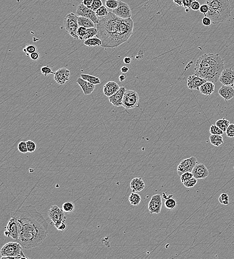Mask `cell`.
Wrapping results in <instances>:
<instances>
[{
    "instance_id": "cell-1",
    "label": "cell",
    "mask_w": 234,
    "mask_h": 259,
    "mask_svg": "<svg viewBox=\"0 0 234 259\" xmlns=\"http://www.w3.org/2000/svg\"><path fill=\"white\" fill-rule=\"evenodd\" d=\"M11 217L20 223L21 230L16 242L25 249H30L41 245L48 236L47 222L43 215L33 205L25 206L13 211Z\"/></svg>"
},
{
    "instance_id": "cell-2",
    "label": "cell",
    "mask_w": 234,
    "mask_h": 259,
    "mask_svg": "<svg viewBox=\"0 0 234 259\" xmlns=\"http://www.w3.org/2000/svg\"><path fill=\"white\" fill-rule=\"evenodd\" d=\"M133 28L131 18L122 19L109 12L97 24V36L102 40L103 48H117L127 41L132 35Z\"/></svg>"
},
{
    "instance_id": "cell-3",
    "label": "cell",
    "mask_w": 234,
    "mask_h": 259,
    "mask_svg": "<svg viewBox=\"0 0 234 259\" xmlns=\"http://www.w3.org/2000/svg\"><path fill=\"white\" fill-rule=\"evenodd\" d=\"M209 10L205 16L211 20L213 24H220L231 16L232 8L229 0H206Z\"/></svg>"
},
{
    "instance_id": "cell-4",
    "label": "cell",
    "mask_w": 234,
    "mask_h": 259,
    "mask_svg": "<svg viewBox=\"0 0 234 259\" xmlns=\"http://www.w3.org/2000/svg\"><path fill=\"white\" fill-rule=\"evenodd\" d=\"M23 247L17 242H10L5 244L2 248L1 259H29L23 251Z\"/></svg>"
},
{
    "instance_id": "cell-5",
    "label": "cell",
    "mask_w": 234,
    "mask_h": 259,
    "mask_svg": "<svg viewBox=\"0 0 234 259\" xmlns=\"http://www.w3.org/2000/svg\"><path fill=\"white\" fill-rule=\"evenodd\" d=\"M222 62H224V60L219 54L214 53L204 54L197 60L195 67L202 68L208 70L211 67Z\"/></svg>"
},
{
    "instance_id": "cell-6",
    "label": "cell",
    "mask_w": 234,
    "mask_h": 259,
    "mask_svg": "<svg viewBox=\"0 0 234 259\" xmlns=\"http://www.w3.org/2000/svg\"><path fill=\"white\" fill-rule=\"evenodd\" d=\"M78 16L75 14L71 13L66 15L64 21L66 32L75 39H79L78 30L79 26L78 23Z\"/></svg>"
},
{
    "instance_id": "cell-7",
    "label": "cell",
    "mask_w": 234,
    "mask_h": 259,
    "mask_svg": "<svg viewBox=\"0 0 234 259\" xmlns=\"http://www.w3.org/2000/svg\"><path fill=\"white\" fill-rule=\"evenodd\" d=\"M139 96L134 90H127L122 100V106L127 109H134L139 107Z\"/></svg>"
},
{
    "instance_id": "cell-8",
    "label": "cell",
    "mask_w": 234,
    "mask_h": 259,
    "mask_svg": "<svg viewBox=\"0 0 234 259\" xmlns=\"http://www.w3.org/2000/svg\"><path fill=\"white\" fill-rule=\"evenodd\" d=\"M224 69L225 65L224 62L219 63L209 68L204 79H205L207 81L217 82L219 81L222 72Z\"/></svg>"
},
{
    "instance_id": "cell-9",
    "label": "cell",
    "mask_w": 234,
    "mask_h": 259,
    "mask_svg": "<svg viewBox=\"0 0 234 259\" xmlns=\"http://www.w3.org/2000/svg\"><path fill=\"white\" fill-rule=\"evenodd\" d=\"M5 228L7 230L4 232V234L6 236L10 237L16 241L18 240L20 234L21 227L20 223L17 220L11 217Z\"/></svg>"
},
{
    "instance_id": "cell-10",
    "label": "cell",
    "mask_w": 234,
    "mask_h": 259,
    "mask_svg": "<svg viewBox=\"0 0 234 259\" xmlns=\"http://www.w3.org/2000/svg\"><path fill=\"white\" fill-rule=\"evenodd\" d=\"M76 15L79 16H84L88 18L91 20L94 24H98L100 21V19L97 16L95 12L92 10L91 9L88 8L82 3L78 6L76 10Z\"/></svg>"
},
{
    "instance_id": "cell-11",
    "label": "cell",
    "mask_w": 234,
    "mask_h": 259,
    "mask_svg": "<svg viewBox=\"0 0 234 259\" xmlns=\"http://www.w3.org/2000/svg\"><path fill=\"white\" fill-rule=\"evenodd\" d=\"M198 163L196 158L194 157L183 160L179 164L177 167L178 174L179 176H181L186 172H192L194 167H195V165Z\"/></svg>"
},
{
    "instance_id": "cell-12",
    "label": "cell",
    "mask_w": 234,
    "mask_h": 259,
    "mask_svg": "<svg viewBox=\"0 0 234 259\" xmlns=\"http://www.w3.org/2000/svg\"><path fill=\"white\" fill-rule=\"evenodd\" d=\"M48 215L54 223L60 221H66V216L64 212L57 205H53L50 207L48 212Z\"/></svg>"
},
{
    "instance_id": "cell-13",
    "label": "cell",
    "mask_w": 234,
    "mask_h": 259,
    "mask_svg": "<svg viewBox=\"0 0 234 259\" xmlns=\"http://www.w3.org/2000/svg\"><path fill=\"white\" fill-rule=\"evenodd\" d=\"M112 12L122 19L131 18L132 12L129 5L127 3L121 1H119V5L117 8L112 10Z\"/></svg>"
},
{
    "instance_id": "cell-14",
    "label": "cell",
    "mask_w": 234,
    "mask_h": 259,
    "mask_svg": "<svg viewBox=\"0 0 234 259\" xmlns=\"http://www.w3.org/2000/svg\"><path fill=\"white\" fill-rule=\"evenodd\" d=\"M162 200L160 194L153 195L148 204V209L151 214H159L161 211Z\"/></svg>"
},
{
    "instance_id": "cell-15",
    "label": "cell",
    "mask_w": 234,
    "mask_h": 259,
    "mask_svg": "<svg viewBox=\"0 0 234 259\" xmlns=\"http://www.w3.org/2000/svg\"><path fill=\"white\" fill-rule=\"evenodd\" d=\"M219 81L225 86L233 87L234 85V71L231 68L224 69L222 72Z\"/></svg>"
},
{
    "instance_id": "cell-16",
    "label": "cell",
    "mask_w": 234,
    "mask_h": 259,
    "mask_svg": "<svg viewBox=\"0 0 234 259\" xmlns=\"http://www.w3.org/2000/svg\"><path fill=\"white\" fill-rule=\"evenodd\" d=\"M54 79L58 84L64 85L69 80L70 72L66 68H61L54 73Z\"/></svg>"
},
{
    "instance_id": "cell-17",
    "label": "cell",
    "mask_w": 234,
    "mask_h": 259,
    "mask_svg": "<svg viewBox=\"0 0 234 259\" xmlns=\"http://www.w3.org/2000/svg\"><path fill=\"white\" fill-rule=\"evenodd\" d=\"M205 79L196 76L195 75H191L189 76L187 80V86L188 88L191 90H199V88L202 85L206 82Z\"/></svg>"
},
{
    "instance_id": "cell-18",
    "label": "cell",
    "mask_w": 234,
    "mask_h": 259,
    "mask_svg": "<svg viewBox=\"0 0 234 259\" xmlns=\"http://www.w3.org/2000/svg\"><path fill=\"white\" fill-rule=\"evenodd\" d=\"M193 177L196 179H204L208 177L209 172L207 168L203 164H197L192 171Z\"/></svg>"
},
{
    "instance_id": "cell-19",
    "label": "cell",
    "mask_w": 234,
    "mask_h": 259,
    "mask_svg": "<svg viewBox=\"0 0 234 259\" xmlns=\"http://www.w3.org/2000/svg\"><path fill=\"white\" fill-rule=\"evenodd\" d=\"M126 91L127 89L124 87H120L118 91L112 95V96L108 97L109 101L115 107L122 106L123 98Z\"/></svg>"
},
{
    "instance_id": "cell-20",
    "label": "cell",
    "mask_w": 234,
    "mask_h": 259,
    "mask_svg": "<svg viewBox=\"0 0 234 259\" xmlns=\"http://www.w3.org/2000/svg\"><path fill=\"white\" fill-rule=\"evenodd\" d=\"M76 82L82 88L83 92L85 95H89L94 91L95 85L88 82L86 80L82 79V78H78Z\"/></svg>"
},
{
    "instance_id": "cell-21",
    "label": "cell",
    "mask_w": 234,
    "mask_h": 259,
    "mask_svg": "<svg viewBox=\"0 0 234 259\" xmlns=\"http://www.w3.org/2000/svg\"><path fill=\"white\" fill-rule=\"evenodd\" d=\"M119 85L114 81L107 82L103 87V93L107 97L112 96L120 89Z\"/></svg>"
},
{
    "instance_id": "cell-22",
    "label": "cell",
    "mask_w": 234,
    "mask_h": 259,
    "mask_svg": "<svg viewBox=\"0 0 234 259\" xmlns=\"http://www.w3.org/2000/svg\"><path fill=\"white\" fill-rule=\"evenodd\" d=\"M218 93L225 101H229L234 97V89L232 86L223 85L220 88Z\"/></svg>"
},
{
    "instance_id": "cell-23",
    "label": "cell",
    "mask_w": 234,
    "mask_h": 259,
    "mask_svg": "<svg viewBox=\"0 0 234 259\" xmlns=\"http://www.w3.org/2000/svg\"><path fill=\"white\" fill-rule=\"evenodd\" d=\"M145 187V183L141 178H134L130 182V187L134 192H141Z\"/></svg>"
},
{
    "instance_id": "cell-24",
    "label": "cell",
    "mask_w": 234,
    "mask_h": 259,
    "mask_svg": "<svg viewBox=\"0 0 234 259\" xmlns=\"http://www.w3.org/2000/svg\"><path fill=\"white\" fill-rule=\"evenodd\" d=\"M215 86L214 83L207 81L199 88L201 93L206 96H209L214 93Z\"/></svg>"
},
{
    "instance_id": "cell-25",
    "label": "cell",
    "mask_w": 234,
    "mask_h": 259,
    "mask_svg": "<svg viewBox=\"0 0 234 259\" xmlns=\"http://www.w3.org/2000/svg\"><path fill=\"white\" fill-rule=\"evenodd\" d=\"M78 23L79 26H83L87 29L94 27V23L91 20L84 16H78Z\"/></svg>"
},
{
    "instance_id": "cell-26",
    "label": "cell",
    "mask_w": 234,
    "mask_h": 259,
    "mask_svg": "<svg viewBox=\"0 0 234 259\" xmlns=\"http://www.w3.org/2000/svg\"><path fill=\"white\" fill-rule=\"evenodd\" d=\"M80 77L82 79L86 80L88 82L94 84V85H98L101 83V81L99 78L94 76L93 75H89V74H80Z\"/></svg>"
},
{
    "instance_id": "cell-27",
    "label": "cell",
    "mask_w": 234,
    "mask_h": 259,
    "mask_svg": "<svg viewBox=\"0 0 234 259\" xmlns=\"http://www.w3.org/2000/svg\"><path fill=\"white\" fill-rule=\"evenodd\" d=\"M84 45H87L88 47L92 46H101L102 44V41L99 38L96 36L94 38H90L85 40L84 41Z\"/></svg>"
},
{
    "instance_id": "cell-28",
    "label": "cell",
    "mask_w": 234,
    "mask_h": 259,
    "mask_svg": "<svg viewBox=\"0 0 234 259\" xmlns=\"http://www.w3.org/2000/svg\"><path fill=\"white\" fill-rule=\"evenodd\" d=\"M211 144L214 146H219L224 143V140L222 135H211L210 136Z\"/></svg>"
},
{
    "instance_id": "cell-29",
    "label": "cell",
    "mask_w": 234,
    "mask_h": 259,
    "mask_svg": "<svg viewBox=\"0 0 234 259\" xmlns=\"http://www.w3.org/2000/svg\"><path fill=\"white\" fill-rule=\"evenodd\" d=\"M129 201L131 205L137 206L139 205L141 202V197L139 194L137 193V192H132L129 195Z\"/></svg>"
},
{
    "instance_id": "cell-30",
    "label": "cell",
    "mask_w": 234,
    "mask_h": 259,
    "mask_svg": "<svg viewBox=\"0 0 234 259\" xmlns=\"http://www.w3.org/2000/svg\"><path fill=\"white\" fill-rule=\"evenodd\" d=\"M230 123L229 121L227 120L225 118L219 119V120L217 121L216 122V125L217 126L224 132H226L227 129L228 128V127L230 125Z\"/></svg>"
},
{
    "instance_id": "cell-31",
    "label": "cell",
    "mask_w": 234,
    "mask_h": 259,
    "mask_svg": "<svg viewBox=\"0 0 234 259\" xmlns=\"http://www.w3.org/2000/svg\"><path fill=\"white\" fill-rule=\"evenodd\" d=\"M98 34V30L97 28H90L87 29V31L85 33L84 37V40H87L88 39L92 38L94 36H97Z\"/></svg>"
},
{
    "instance_id": "cell-32",
    "label": "cell",
    "mask_w": 234,
    "mask_h": 259,
    "mask_svg": "<svg viewBox=\"0 0 234 259\" xmlns=\"http://www.w3.org/2000/svg\"><path fill=\"white\" fill-rule=\"evenodd\" d=\"M164 205L167 209L172 210L175 208L177 204L175 199L171 197L166 199L164 203Z\"/></svg>"
},
{
    "instance_id": "cell-33",
    "label": "cell",
    "mask_w": 234,
    "mask_h": 259,
    "mask_svg": "<svg viewBox=\"0 0 234 259\" xmlns=\"http://www.w3.org/2000/svg\"><path fill=\"white\" fill-rule=\"evenodd\" d=\"M75 208L74 204L72 202H66L64 203L62 206V209L64 212L66 213H71L74 211Z\"/></svg>"
},
{
    "instance_id": "cell-34",
    "label": "cell",
    "mask_w": 234,
    "mask_h": 259,
    "mask_svg": "<svg viewBox=\"0 0 234 259\" xmlns=\"http://www.w3.org/2000/svg\"><path fill=\"white\" fill-rule=\"evenodd\" d=\"M23 51L25 53L27 57H30L32 53L37 51V48L33 44H26L25 48L23 49Z\"/></svg>"
},
{
    "instance_id": "cell-35",
    "label": "cell",
    "mask_w": 234,
    "mask_h": 259,
    "mask_svg": "<svg viewBox=\"0 0 234 259\" xmlns=\"http://www.w3.org/2000/svg\"><path fill=\"white\" fill-rule=\"evenodd\" d=\"M95 13L97 14L98 16L104 17V16H107V15H108L109 12L108 11V10L107 8V7L103 6L98 10H97V11L95 12Z\"/></svg>"
},
{
    "instance_id": "cell-36",
    "label": "cell",
    "mask_w": 234,
    "mask_h": 259,
    "mask_svg": "<svg viewBox=\"0 0 234 259\" xmlns=\"http://www.w3.org/2000/svg\"><path fill=\"white\" fill-rule=\"evenodd\" d=\"M119 5V1L117 0H107L105 1V5L107 8L114 10L117 8Z\"/></svg>"
},
{
    "instance_id": "cell-37",
    "label": "cell",
    "mask_w": 234,
    "mask_h": 259,
    "mask_svg": "<svg viewBox=\"0 0 234 259\" xmlns=\"http://www.w3.org/2000/svg\"><path fill=\"white\" fill-rule=\"evenodd\" d=\"M210 133L211 134V135H222L224 134V132L217 126L212 125L210 128Z\"/></svg>"
},
{
    "instance_id": "cell-38",
    "label": "cell",
    "mask_w": 234,
    "mask_h": 259,
    "mask_svg": "<svg viewBox=\"0 0 234 259\" xmlns=\"http://www.w3.org/2000/svg\"><path fill=\"white\" fill-rule=\"evenodd\" d=\"M197 182H198V179L193 177V178H191V179H189L186 182H184L183 183V184L186 187L191 188L194 187L197 184Z\"/></svg>"
},
{
    "instance_id": "cell-39",
    "label": "cell",
    "mask_w": 234,
    "mask_h": 259,
    "mask_svg": "<svg viewBox=\"0 0 234 259\" xmlns=\"http://www.w3.org/2000/svg\"><path fill=\"white\" fill-rule=\"evenodd\" d=\"M26 145L28 148V152L33 153L35 151L36 149V144L35 142L31 140H28L26 141Z\"/></svg>"
},
{
    "instance_id": "cell-40",
    "label": "cell",
    "mask_w": 234,
    "mask_h": 259,
    "mask_svg": "<svg viewBox=\"0 0 234 259\" xmlns=\"http://www.w3.org/2000/svg\"><path fill=\"white\" fill-rule=\"evenodd\" d=\"M18 150L19 151H20L21 153H23V154L28 153V150L26 141H23L19 143L18 145Z\"/></svg>"
},
{
    "instance_id": "cell-41",
    "label": "cell",
    "mask_w": 234,
    "mask_h": 259,
    "mask_svg": "<svg viewBox=\"0 0 234 259\" xmlns=\"http://www.w3.org/2000/svg\"><path fill=\"white\" fill-rule=\"evenodd\" d=\"M55 228L60 231H63L67 228V225L64 221H60L55 223Z\"/></svg>"
},
{
    "instance_id": "cell-42",
    "label": "cell",
    "mask_w": 234,
    "mask_h": 259,
    "mask_svg": "<svg viewBox=\"0 0 234 259\" xmlns=\"http://www.w3.org/2000/svg\"><path fill=\"white\" fill-rule=\"evenodd\" d=\"M103 6V3L102 0H93L90 9H92V10L93 11L96 12L97 10H98Z\"/></svg>"
},
{
    "instance_id": "cell-43",
    "label": "cell",
    "mask_w": 234,
    "mask_h": 259,
    "mask_svg": "<svg viewBox=\"0 0 234 259\" xmlns=\"http://www.w3.org/2000/svg\"><path fill=\"white\" fill-rule=\"evenodd\" d=\"M41 72L42 74L44 75L45 76H46L47 75L50 74H54V72H53V69L49 66H45L42 67L41 69Z\"/></svg>"
},
{
    "instance_id": "cell-44",
    "label": "cell",
    "mask_w": 234,
    "mask_h": 259,
    "mask_svg": "<svg viewBox=\"0 0 234 259\" xmlns=\"http://www.w3.org/2000/svg\"><path fill=\"white\" fill-rule=\"evenodd\" d=\"M180 177L181 182L183 183L194 177L192 172H186L182 174Z\"/></svg>"
},
{
    "instance_id": "cell-45",
    "label": "cell",
    "mask_w": 234,
    "mask_h": 259,
    "mask_svg": "<svg viewBox=\"0 0 234 259\" xmlns=\"http://www.w3.org/2000/svg\"><path fill=\"white\" fill-rule=\"evenodd\" d=\"M87 28L83 27V26H79L78 30V35L79 37V40H84V35H85Z\"/></svg>"
},
{
    "instance_id": "cell-46",
    "label": "cell",
    "mask_w": 234,
    "mask_h": 259,
    "mask_svg": "<svg viewBox=\"0 0 234 259\" xmlns=\"http://www.w3.org/2000/svg\"><path fill=\"white\" fill-rule=\"evenodd\" d=\"M219 202L224 205H228L229 204V196L226 193H222L221 194L219 198Z\"/></svg>"
},
{
    "instance_id": "cell-47",
    "label": "cell",
    "mask_w": 234,
    "mask_h": 259,
    "mask_svg": "<svg viewBox=\"0 0 234 259\" xmlns=\"http://www.w3.org/2000/svg\"><path fill=\"white\" fill-rule=\"evenodd\" d=\"M227 136L229 138H234V124H230L227 129L226 131Z\"/></svg>"
},
{
    "instance_id": "cell-48",
    "label": "cell",
    "mask_w": 234,
    "mask_h": 259,
    "mask_svg": "<svg viewBox=\"0 0 234 259\" xmlns=\"http://www.w3.org/2000/svg\"><path fill=\"white\" fill-rule=\"evenodd\" d=\"M209 10V6L206 4H203L201 6L199 11L200 12V13H202V14H204V15H205L206 14L208 13Z\"/></svg>"
},
{
    "instance_id": "cell-49",
    "label": "cell",
    "mask_w": 234,
    "mask_h": 259,
    "mask_svg": "<svg viewBox=\"0 0 234 259\" xmlns=\"http://www.w3.org/2000/svg\"><path fill=\"white\" fill-rule=\"evenodd\" d=\"M193 2L191 0H183L182 2V7L185 8V9H190L191 7V4Z\"/></svg>"
},
{
    "instance_id": "cell-50",
    "label": "cell",
    "mask_w": 234,
    "mask_h": 259,
    "mask_svg": "<svg viewBox=\"0 0 234 259\" xmlns=\"http://www.w3.org/2000/svg\"><path fill=\"white\" fill-rule=\"evenodd\" d=\"M202 23L204 26H210L212 24L211 20L207 16H204V18L202 20Z\"/></svg>"
},
{
    "instance_id": "cell-51",
    "label": "cell",
    "mask_w": 234,
    "mask_h": 259,
    "mask_svg": "<svg viewBox=\"0 0 234 259\" xmlns=\"http://www.w3.org/2000/svg\"><path fill=\"white\" fill-rule=\"evenodd\" d=\"M200 7L201 5L199 2L196 1L193 2L192 3L191 9L193 11H198L199 10Z\"/></svg>"
},
{
    "instance_id": "cell-52",
    "label": "cell",
    "mask_w": 234,
    "mask_h": 259,
    "mask_svg": "<svg viewBox=\"0 0 234 259\" xmlns=\"http://www.w3.org/2000/svg\"><path fill=\"white\" fill-rule=\"evenodd\" d=\"M29 57L33 61H37L40 58V54L38 53V51H36V52H34V53L31 54Z\"/></svg>"
},
{
    "instance_id": "cell-53",
    "label": "cell",
    "mask_w": 234,
    "mask_h": 259,
    "mask_svg": "<svg viewBox=\"0 0 234 259\" xmlns=\"http://www.w3.org/2000/svg\"><path fill=\"white\" fill-rule=\"evenodd\" d=\"M93 0H83V3L84 6L90 9Z\"/></svg>"
},
{
    "instance_id": "cell-54",
    "label": "cell",
    "mask_w": 234,
    "mask_h": 259,
    "mask_svg": "<svg viewBox=\"0 0 234 259\" xmlns=\"http://www.w3.org/2000/svg\"><path fill=\"white\" fill-rule=\"evenodd\" d=\"M131 58H129V57H125L123 58V62L127 65L130 64L131 62Z\"/></svg>"
},
{
    "instance_id": "cell-55",
    "label": "cell",
    "mask_w": 234,
    "mask_h": 259,
    "mask_svg": "<svg viewBox=\"0 0 234 259\" xmlns=\"http://www.w3.org/2000/svg\"><path fill=\"white\" fill-rule=\"evenodd\" d=\"M173 2L177 6H182L183 0H173Z\"/></svg>"
},
{
    "instance_id": "cell-56",
    "label": "cell",
    "mask_w": 234,
    "mask_h": 259,
    "mask_svg": "<svg viewBox=\"0 0 234 259\" xmlns=\"http://www.w3.org/2000/svg\"><path fill=\"white\" fill-rule=\"evenodd\" d=\"M127 76L125 74H121L119 76V81L120 82H123L127 79Z\"/></svg>"
},
{
    "instance_id": "cell-57",
    "label": "cell",
    "mask_w": 234,
    "mask_h": 259,
    "mask_svg": "<svg viewBox=\"0 0 234 259\" xmlns=\"http://www.w3.org/2000/svg\"><path fill=\"white\" fill-rule=\"evenodd\" d=\"M120 70H121V72H122L123 73H126L128 72V71L129 70V68L128 67L124 66V67H122V68H121Z\"/></svg>"
},
{
    "instance_id": "cell-58",
    "label": "cell",
    "mask_w": 234,
    "mask_h": 259,
    "mask_svg": "<svg viewBox=\"0 0 234 259\" xmlns=\"http://www.w3.org/2000/svg\"><path fill=\"white\" fill-rule=\"evenodd\" d=\"M185 11H186V12H187V13H189V9H186Z\"/></svg>"
},
{
    "instance_id": "cell-59",
    "label": "cell",
    "mask_w": 234,
    "mask_h": 259,
    "mask_svg": "<svg viewBox=\"0 0 234 259\" xmlns=\"http://www.w3.org/2000/svg\"><path fill=\"white\" fill-rule=\"evenodd\" d=\"M191 1L192 2H194V1H196V0H191Z\"/></svg>"
}]
</instances>
